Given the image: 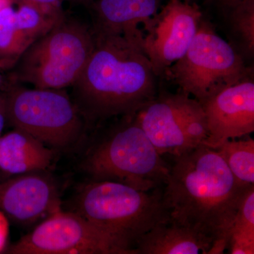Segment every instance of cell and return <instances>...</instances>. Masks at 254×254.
Listing matches in <instances>:
<instances>
[{
    "label": "cell",
    "instance_id": "6da1fadb",
    "mask_svg": "<svg viewBox=\"0 0 254 254\" xmlns=\"http://www.w3.org/2000/svg\"><path fill=\"white\" fill-rule=\"evenodd\" d=\"M174 160L163 190L170 220L211 237L208 254H223L246 187L237 183L220 153L205 145Z\"/></svg>",
    "mask_w": 254,
    "mask_h": 254
},
{
    "label": "cell",
    "instance_id": "7a4b0ae2",
    "mask_svg": "<svg viewBox=\"0 0 254 254\" xmlns=\"http://www.w3.org/2000/svg\"><path fill=\"white\" fill-rule=\"evenodd\" d=\"M94 36L93 53L72 85L73 102L92 123L136 115L158 92L141 43L123 35Z\"/></svg>",
    "mask_w": 254,
    "mask_h": 254
},
{
    "label": "cell",
    "instance_id": "3957f363",
    "mask_svg": "<svg viewBox=\"0 0 254 254\" xmlns=\"http://www.w3.org/2000/svg\"><path fill=\"white\" fill-rule=\"evenodd\" d=\"M163 192L160 188L145 191L120 182L95 181L78 195L76 213L134 250L142 235L170 220Z\"/></svg>",
    "mask_w": 254,
    "mask_h": 254
},
{
    "label": "cell",
    "instance_id": "277c9868",
    "mask_svg": "<svg viewBox=\"0 0 254 254\" xmlns=\"http://www.w3.org/2000/svg\"><path fill=\"white\" fill-rule=\"evenodd\" d=\"M85 168L95 181L120 182L148 191L165 185L170 167L133 115L122 117L95 145Z\"/></svg>",
    "mask_w": 254,
    "mask_h": 254
},
{
    "label": "cell",
    "instance_id": "5b68a950",
    "mask_svg": "<svg viewBox=\"0 0 254 254\" xmlns=\"http://www.w3.org/2000/svg\"><path fill=\"white\" fill-rule=\"evenodd\" d=\"M94 47L93 30L64 18L23 53L16 64V76L35 88L64 89L72 86Z\"/></svg>",
    "mask_w": 254,
    "mask_h": 254
},
{
    "label": "cell",
    "instance_id": "8992f818",
    "mask_svg": "<svg viewBox=\"0 0 254 254\" xmlns=\"http://www.w3.org/2000/svg\"><path fill=\"white\" fill-rule=\"evenodd\" d=\"M252 73L253 68L247 66L203 16L185 55L163 76L200 103L215 90L233 84Z\"/></svg>",
    "mask_w": 254,
    "mask_h": 254
},
{
    "label": "cell",
    "instance_id": "52a82bcc",
    "mask_svg": "<svg viewBox=\"0 0 254 254\" xmlns=\"http://www.w3.org/2000/svg\"><path fill=\"white\" fill-rule=\"evenodd\" d=\"M5 101L6 118L15 128L45 145L69 146L83 132V118L63 89L17 88Z\"/></svg>",
    "mask_w": 254,
    "mask_h": 254
},
{
    "label": "cell",
    "instance_id": "ba28073f",
    "mask_svg": "<svg viewBox=\"0 0 254 254\" xmlns=\"http://www.w3.org/2000/svg\"><path fill=\"white\" fill-rule=\"evenodd\" d=\"M136 117L162 156L184 154L203 145L208 136L201 105L180 91L177 93L158 91Z\"/></svg>",
    "mask_w": 254,
    "mask_h": 254
},
{
    "label": "cell",
    "instance_id": "9c48e42d",
    "mask_svg": "<svg viewBox=\"0 0 254 254\" xmlns=\"http://www.w3.org/2000/svg\"><path fill=\"white\" fill-rule=\"evenodd\" d=\"M5 252L11 254H135L123 241L80 214L62 209Z\"/></svg>",
    "mask_w": 254,
    "mask_h": 254
},
{
    "label": "cell",
    "instance_id": "30bf717a",
    "mask_svg": "<svg viewBox=\"0 0 254 254\" xmlns=\"http://www.w3.org/2000/svg\"><path fill=\"white\" fill-rule=\"evenodd\" d=\"M203 17L196 3L169 0L144 28L142 48L157 76H163L185 55Z\"/></svg>",
    "mask_w": 254,
    "mask_h": 254
},
{
    "label": "cell",
    "instance_id": "8fae6325",
    "mask_svg": "<svg viewBox=\"0 0 254 254\" xmlns=\"http://www.w3.org/2000/svg\"><path fill=\"white\" fill-rule=\"evenodd\" d=\"M200 103L208 130L203 145L215 149L227 140L248 136L254 131V73L215 90Z\"/></svg>",
    "mask_w": 254,
    "mask_h": 254
},
{
    "label": "cell",
    "instance_id": "7c38bea8",
    "mask_svg": "<svg viewBox=\"0 0 254 254\" xmlns=\"http://www.w3.org/2000/svg\"><path fill=\"white\" fill-rule=\"evenodd\" d=\"M40 173L15 175L0 182V210L9 220L32 225L61 209L56 184Z\"/></svg>",
    "mask_w": 254,
    "mask_h": 254
},
{
    "label": "cell",
    "instance_id": "4fadbf2b",
    "mask_svg": "<svg viewBox=\"0 0 254 254\" xmlns=\"http://www.w3.org/2000/svg\"><path fill=\"white\" fill-rule=\"evenodd\" d=\"M161 0H98L93 33L123 35L143 44L146 28L158 12Z\"/></svg>",
    "mask_w": 254,
    "mask_h": 254
},
{
    "label": "cell",
    "instance_id": "5bb4252c",
    "mask_svg": "<svg viewBox=\"0 0 254 254\" xmlns=\"http://www.w3.org/2000/svg\"><path fill=\"white\" fill-rule=\"evenodd\" d=\"M213 245L211 237L170 219L142 235L134 250L136 254H208Z\"/></svg>",
    "mask_w": 254,
    "mask_h": 254
},
{
    "label": "cell",
    "instance_id": "9a60e30c",
    "mask_svg": "<svg viewBox=\"0 0 254 254\" xmlns=\"http://www.w3.org/2000/svg\"><path fill=\"white\" fill-rule=\"evenodd\" d=\"M54 153L29 133L15 128L0 136V171L15 175L49 168Z\"/></svg>",
    "mask_w": 254,
    "mask_h": 254
},
{
    "label": "cell",
    "instance_id": "2e32d148",
    "mask_svg": "<svg viewBox=\"0 0 254 254\" xmlns=\"http://www.w3.org/2000/svg\"><path fill=\"white\" fill-rule=\"evenodd\" d=\"M229 43L247 64L254 57V0H242L222 14Z\"/></svg>",
    "mask_w": 254,
    "mask_h": 254
},
{
    "label": "cell",
    "instance_id": "e0dca14e",
    "mask_svg": "<svg viewBox=\"0 0 254 254\" xmlns=\"http://www.w3.org/2000/svg\"><path fill=\"white\" fill-rule=\"evenodd\" d=\"M215 150L220 153L237 183L242 187L254 185V140L230 139Z\"/></svg>",
    "mask_w": 254,
    "mask_h": 254
},
{
    "label": "cell",
    "instance_id": "ac0fdd59",
    "mask_svg": "<svg viewBox=\"0 0 254 254\" xmlns=\"http://www.w3.org/2000/svg\"><path fill=\"white\" fill-rule=\"evenodd\" d=\"M33 42L18 27L16 11L9 5L0 9V63L16 64Z\"/></svg>",
    "mask_w": 254,
    "mask_h": 254
},
{
    "label": "cell",
    "instance_id": "d6986e66",
    "mask_svg": "<svg viewBox=\"0 0 254 254\" xmlns=\"http://www.w3.org/2000/svg\"><path fill=\"white\" fill-rule=\"evenodd\" d=\"M231 235L254 238V185L246 187L240 195L230 237Z\"/></svg>",
    "mask_w": 254,
    "mask_h": 254
},
{
    "label": "cell",
    "instance_id": "ffe728a7",
    "mask_svg": "<svg viewBox=\"0 0 254 254\" xmlns=\"http://www.w3.org/2000/svg\"><path fill=\"white\" fill-rule=\"evenodd\" d=\"M9 235V222L6 215L0 210V253L6 250Z\"/></svg>",
    "mask_w": 254,
    "mask_h": 254
},
{
    "label": "cell",
    "instance_id": "44dd1931",
    "mask_svg": "<svg viewBox=\"0 0 254 254\" xmlns=\"http://www.w3.org/2000/svg\"><path fill=\"white\" fill-rule=\"evenodd\" d=\"M63 0H21V2L37 5L42 7L55 8L60 9V4Z\"/></svg>",
    "mask_w": 254,
    "mask_h": 254
},
{
    "label": "cell",
    "instance_id": "7402d4cb",
    "mask_svg": "<svg viewBox=\"0 0 254 254\" xmlns=\"http://www.w3.org/2000/svg\"><path fill=\"white\" fill-rule=\"evenodd\" d=\"M218 9L220 10L222 14L227 11V10L231 9L232 6L236 5L237 3L240 2L242 0H212Z\"/></svg>",
    "mask_w": 254,
    "mask_h": 254
},
{
    "label": "cell",
    "instance_id": "603a6c76",
    "mask_svg": "<svg viewBox=\"0 0 254 254\" xmlns=\"http://www.w3.org/2000/svg\"><path fill=\"white\" fill-rule=\"evenodd\" d=\"M7 120L6 118V101L5 99L0 97V136L4 129L5 122Z\"/></svg>",
    "mask_w": 254,
    "mask_h": 254
},
{
    "label": "cell",
    "instance_id": "cb8c5ba5",
    "mask_svg": "<svg viewBox=\"0 0 254 254\" xmlns=\"http://www.w3.org/2000/svg\"><path fill=\"white\" fill-rule=\"evenodd\" d=\"M9 4V2H8V1H4V0H0V9H1V8L4 7L5 6H7Z\"/></svg>",
    "mask_w": 254,
    "mask_h": 254
},
{
    "label": "cell",
    "instance_id": "d4e9b609",
    "mask_svg": "<svg viewBox=\"0 0 254 254\" xmlns=\"http://www.w3.org/2000/svg\"><path fill=\"white\" fill-rule=\"evenodd\" d=\"M184 1H188V2H194L193 0H184Z\"/></svg>",
    "mask_w": 254,
    "mask_h": 254
},
{
    "label": "cell",
    "instance_id": "484cf974",
    "mask_svg": "<svg viewBox=\"0 0 254 254\" xmlns=\"http://www.w3.org/2000/svg\"><path fill=\"white\" fill-rule=\"evenodd\" d=\"M1 74H0V84H1Z\"/></svg>",
    "mask_w": 254,
    "mask_h": 254
},
{
    "label": "cell",
    "instance_id": "4316f807",
    "mask_svg": "<svg viewBox=\"0 0 254 254\" xmlns=\"http://www.w3.org/2000/svg\"><path fill=\"white\" fill-rule=\"evenodd\" d=\"M4 1H8V2H10V1H11V0H4Z\"/></svg>",
    "mask_w": 254,
    "mask_h": 254
}]
</instances>
